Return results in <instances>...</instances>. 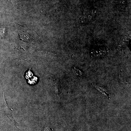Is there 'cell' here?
Listing matches in <instances>:
<instances>
[{"label":"cell","instance_id":"1","mask_svg":"<svg viewBox=\"0 0 131 131\" xmlns=\"http://www.w3.org/2000/svg\"><path fill=\"white\" fill-rule=\"evenodd\" d=\"M93 85L97 90L106 96L108 99H110V93L107 90L103 87L100 86L95 84H93Z\"/></svg>","mask_w":131,"mask_h":131},{"label":"cell","instance_id":"2","mask_svg":"<svg viewBox=\"0 0 131 131\" xmlns=\"http://www.w3.org/2000/svg\"><path fill=\"white\" fill-rule=\"evenodd\" d=\"M6 32V29L5 28H0V38H3L4 37Z\"/></svg>","mask_w":131,"mask_h":131}]
</instances>
